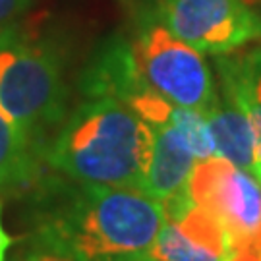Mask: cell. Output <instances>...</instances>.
Returning a JSON list of instances; mask_svg holds the SVG:
<instances>
[{
    "instance_id": "1",
    "label": "cell",
    "mask_w": 261,
    "mask_h": 261,
    "mask_svg": "<svg viewBox=\"0 0 261 261\" xmlns=\"http://www.w3.org/2000/svg\"><path fill=\"white\" fill-rule=\"evenodd\" d=\"M41 201L37 232L85 261H145L165 224L163 203L138 188L74 182Z\"/></svg>"
},
{
    "instance_id": "2",
    "label": "cell",
    "mask_w": 261,
    "mask_h": 261,
    "mask_svg": "<svg viewBox=\"0 0 261 261\" xmlns=\"http://www.w3.org/2000/svg\"><path fill=\"white\" fill-rule=\"evenodd\" d=\"M151 145V128L130 107L112 97H87L64 118L45 159L80 184L143 190Z\"/></svg>"
},
{
    "instance_id": "3",
    "label": "cell",
    "mask_w": 261,
    "mask_h": 261,
    "mask_svg": "<svg viewBox=\"0 0 261 261\" xmlns=\"http://www.w3.org/2000/svg\"><path fill=\"white\" fill-rule=\"evenodd\" d=\"M0 111L41 149L45 136L66 118V85L58 58L10 31L0 35Z\"/></svg>"
},
{
    "instance_id": "4",
    "label": "cell",
    "mask_w": 261,
    "mask_h": 261,
    "mask_svg": "<svg viewBox=\"0 0 261 261\" xmlns=\"http://www.w3.org/2000/svg\"><path fill=\"white\" fill-rule=\"evenodd\" d=\"M132 50L145 84L167 101L203 114L217 103L219 91L201 53L163 23L141 29Z\"/></svg>"
},
{
    "instance_id": "5",
    "label": "cell",
    "mask_w": 261,
    "mask_h": 261,
    "mask_svg": "<svg viewBox=\"0 0 261 261\" xmlns=\"http://www.w3.org/2000/svg\"><path fill=\"white\" fill-rule=\"evenodd\" d=\"M159 16L201 55H228L261 41V16L246 0H161Z\"/></svg>"
},
{
    "instance_id": "6",
    "label": "cell",
    "mask_w": 261,
    "mask_h": 261,
    "mask_svg": "<svg viewBox=\"0 0 261 261\" xmlns=\"http://www.w3.org/2000/svg\"><path fill=\"white\" fill-rule=\"evenodd\" d=\"M188 192L221 223L230 244L261 226V182L226 159L213 155L197 161Z\"/></svg>"
},
{
    "instance_id": "7",
    "label": "cell",
    "mask_w": 261,
    "mask_h": 261,
    "mask_svg": "<svg viewBox=\"0 0 261 261\" xmlns=\"http://www.w3.org/2000/svg\"><path fill=\"white\" fill-rule=\"evenodd\" d=\"M165 224L145 261H228L230 238L190 192L163 203Z\"/></svg>"
},
{
    "instance_id": "8",
    "label": "cell",
    "mask_w": 261,
    "mask_h": 261,
    "mask_svg": "<svg viewBox=\"0 0 261 261\" xmlns=\"http://www.w3.org/2000/svg\"><path fill=\"white\" fill-rule=\"evenodd\" d=\"M174 118L168 124L149 126L153 145L143 190L161 203L186 194L197 165L196 155L190 149L182 130L174 124Z\"/></svg>"
},
{
    "instance_id": "9",
    "label": "cell",
    "mask_w": 261,
    "mask_h": 261,
    "mask_svg": "<svg viewBox=\"0 0 261 261\" xmlns=\"http://www.w3.org/2000/svg\"><path fill=\"white\" fill-rule=\"evenodd\" d=\"M205 120L215 143V155L230 161L255 176L257 170V140L250 112L242 97L228 84L221 82L217 103L205 112Z\"/></svg>"
},
{
    "instance_id": "10",
    "label": "cell",
    "mask_w": 261,
    "mask_h": 261,
    "mask_svg": "<svg viewBox=\"0 0 261 261\" xmlns=\"http://www.w3.org/2000/svg\"><path fill=\"white\" fill-rule=\"evenodd\" d=\"M41 153L37 143L0 111V192L35 184Z\"/></svg>"
},
{
    "instance_id": "11",
    "label": "cell",
    "mask_w": 261,
    "mask_h": 261,
    "mask_svg": "<svg viewBox=\"0 0 261 261\" xmlns=\"http://www.w3.org/2000/svg\"><path fill=\"white\" fill-rule=\"evenodd\" d=\"M217 68L221 82L236 89L250 112L257 140L255 178L261 182V48L238 56H230V53L217 56Z\"/></svg>"
},
{
    "instance_id": "12",
    "label": "cell",
    "mask_w": 261,
    "mask_h": 261,
    "mask_svg": "<svg viewBox=\"0 0 261 261\" xmlns=\"http://www.w3.org/2000/svg\"><path fill=\"white\" fill-rule=\"evenodd\" d=\"M14 261H85L77 253L68 250L64 244L56 242L55 238L45 236L35 230L31 240L25 244L21 253Z\"/></svg>"
},
{
    "instance_id": "13",
    "label": "cell",
    "mask_w": 261,
    "mask_h": 261,
    "mask_svg": "<svg viewBox=\"0 0 261 261\" xmlns=\"http://www.w3.org/2000/svg\"><path fill=\"white\" fill-rule=\"evenodd\" d=\"M228 261H261V226L230 244Z\"/></svg>"
},
{
    "instance_id": "14",
    "label": "cell",
    "mask_w": 261,
    "mask_h": 261,
    "mask_svg": "<svg viewBox=\"0 0 261 261\" xmlns=\"http://www.w3.org/2000/svg\"><path fill=\"white\" fill-rule=\"evenodd\" d=\"M29 0H0V35L28 8Z\"/></svg>"
},
{
    "instance_id": "15",
    "label": "cell",
    "mask_w": 261,
    "mask_h": 261,
    "mask_svg": "<svg viewBox=\"0 0 261 261\" xmlns=\"http://www.w3.org/2000/svg\"><path fill=\"white\" fill-rule=\"evenodd\" d=\"M0 213H2V209H0ZM0 217H2V215H0ZM10 246H12V238H10V234L4 230L2 219H0V261H6V253H8Z\"/></svg>"
}]
</instances>
